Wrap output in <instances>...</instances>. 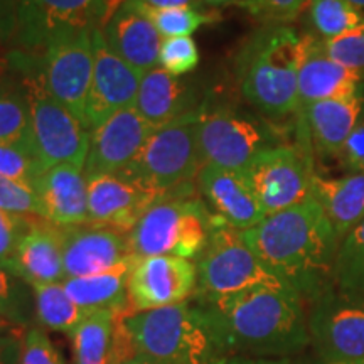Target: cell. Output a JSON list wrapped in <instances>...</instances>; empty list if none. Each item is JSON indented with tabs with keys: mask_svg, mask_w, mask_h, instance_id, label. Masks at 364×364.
<instances>
[{
	"mask_svg": "<svg viewBox=\"0 0 364 364\" xmlns=\"http://www.w3.org/2000/svg\"><path fill=\"white\" fill-rule=\"evenodd\" d=\"M338 159L346 171L354 172V174H364V115L354 127L349 139L346 140Z\"/></svg>",
	"mask_w": 364,
	"mask_h": 364,
	"instance_id": "b9f144b4",
	"label": "cell"
},
{
	"mask_svg": "<svg viewBox=\"0 0 364 364\" xmlns=\"http://www.w3.org/2000/svg\"><path fill=\"white\" fill-rule=\"evenodd\" d=\"M93 44L95 70L86 102V127L90 132L113 113L134 107L144 76L108 48L102 29H95Z\"/></svg>",
	"mask_w": 364,
	"mask_h": 364,
	"instance_id": "2e32d148",
	"label": "cell"
},
{
	"mask_svg": "<svg viewBox=\"0 0 364 364\" xmlns=\"http://www.w3.org/2000/svg\"><path fill=\"white\" fill-rule=\"evenodd\" d=\"M364 115V93L322 100L300 112L311 142L322 157H339L346 140Z\"/></svg>",
	"mask_w": 364,
	"mask_h": 364,
	"instance_id": "484cf974",
	"label": "cell"
},
{
	"mask_svg": "<svg viewBox=\"0 0 364 364\" xmlns=\"http://www.w3.org/2000/svg\"><path fill=\"white\" fill-rule=\"evenodd\" d=\"M36 218L19 216L0 209V265L14 273V257L22 236Z\"/></svg>",
	"mask_w": 364,
	"mask_h": 364,
	"instance_id": "60d3db41",
	"label": "cell"
},
{
	"mask_svg": "<svg viewBox=\"0 0 364 364\" xmlns=\"http://www.w3.org/2000/svg\"><path fill=\"white\" fill-rule=\"evenodd\" d=\"M0 318L24 332L36 321L33 287L0 265Z\"/></svg>",
	"mask_w": 364,
	"mask_h": 364,
	"instance_id": "d6a6232c",
	"label": "cell"
},
{
	"mask_svg": "<svg viewBox=\"0 0 364 364\" xmlns=\"http://www.w3.org/2000/svg\"><path fill=\"white\" fill-rule=\"evenodd\" d=\"M199 306L225 354L285 358L311 341L302 297L287 285L258 287Z\"/></svg>",
	"mask_w": 364,
	"mask_h": 364,
	"instance_id": "7a4b0ae2",
	"label": "cell"
},
{
	"mask_svg": "<svg viewBox=\"0 0 364 364\" xmlns=\"http://www.w3.org/2000/svg\"><path fill=\"white\" fill-rule=\"evenodd\" d=\"M124 364H162V363H159V361H156V359H152V358H149V356H144V354L136 353L134 358H130L129 361H125Z\"/></svg>",
	"mask_w": 364,
	"mask_h": 364,
	"instance_id": "7dc6e473",
	"label": "cell"
},
{
	"mask_svg": "<svg viewBox=\"0 0 364 364\" xmlns=\"http://www.w3.org/2000/svg\"><path fill=\"white\" fill-rule=\"evenodd\" d=\"M88 223L129 235L145 211L161 199L124 174L90 177Z\"/></svg>",
	"mask_w": 364,
	"mask_h": 364,
	"instance_id": "ac0fdd59",
	"label": "cell"
},
{
	"mask_svg": "<svg viewBox=\"0 0 364 364\" xmlns=\"http://www.w3.org/2000/svg\"><path fill=\"white\" fill-rule=\"evenodd\" d=\"M364 93V78L334 61L316 34L302 36V61L299 70V113L322 100Z\"/></svg>",
	"mask_w": 364,
	"mask_h": 364,
	"instance_id": "d6986e66",
	"label": "cell"
},
{
	"mask_svg": "<svg viewBox=\"0 0 364 364\" xmlns=\"http://www.w3.org/2000/svg\"><path fill=\"white\" fill-rule=\"evenodd\" d=\"M14 273L27 284H58L66 279L61 228L36 218L14 257Z\"/></svg>",
	"mask_w": 364,
	"mask_h": 364,
	"instance_id": "cb8c5ba5",
	"label": "cell"
},
{
	"mask_svg": "<svg viewBox=\"0 0 364 364\" xmlns=\"http://www.w3.org/2000/svg\"><path fill=\"white\" fill-rule=\"evenodd\" d=\"M21 336L16 332L0 334V364H19Z\"/></svg>",
	"mask_w": 364,
	"mask_h": 364,
	"instance_id": "ee69618b",
	"label": "cell"
},
{
	"mask_svg": "<svg viewBox=\"0 0 364 364\" xmlns=\"http://www.w3.org/2000/svg\"><path fill=\"white\" fill-rule=\"evenodd\" d=\"M198 186L215 216L228 226L247 231L267 218L265 209L243 171L203 166L198 174Z\"/></svg>",
	"mask_w": 364,
	"mask_h": 364,
	"instance_id": "ffe728a7",
	"label": "cell"
},
{
	"mask_svg": "<svg viewBox=\"0 0 364 364\" xmlns=\"http://www.w3.org/2000/svg\"><path fill=\"white\" fill-rule=\"evenodd\" d=\"M31 110L33 142L44 169L58 164L85 167L90 130L63 103L49 93L41 65L22 73Z\"/></svg>",
	"mask_w": 364,
	"mask_h": 364,
	"instance_id": "9c48e42d",
	"label": "cell"
},
{
	"mask_svg": "<svg viewBox=\"0 0 364 364\" xmlns=\"http://www.w3.org/2000/svg\"><path fill=\"white\" fill-rule=\"evenodd\" d=\"M154 129L135 107L113 113L90 132V147L85 162L86 179L120 174L139 156Z\"/></svg>",
	"mask_w": 364,
	"mask_h": 364,
	"instance_id": "9a60e30c",
	"label": "cell"
},
{
	"mask_svg": "<svg viewBox=\"0 0 364 364\" xmlns=\"http://www.w3.org/2000/svg\"><path fill=\"white\" fill-rule=\"evenodd\" d=\"M31 287L34 294L36 321L43 329L66 332L70 336L90 314L73 302L63 287V282L33 284Z\"/></svg>",
	"mask_w": 364,
	"mask_h": 364,
	"instance_id": "f1b7e54d",
	"label": "cell"
},
{
	"mask_svg": "<svg viewBox=\"0 0 364 364\" xmlns=\"http://www.w3.org/2000/svg\"><path fill=\"white\" fill-rule=\"evenodd\" d=\"M201 110L203 107L157 129L120 174L139 182L159 199L189 194V184L198 179L203 167L198 139Z\"/></svg>",
	"mask_w": 364,
	"mask_h": 364,
	"instance_id": "5b68a950",
	"label": "cell"
},
{
	"mask_svg": "<svg viewBox=\"0 0 364 364\" xmlns=\"http://www.w3.org/2000/svg\"><path fill=\"white\" fill-rule=\"evenodd\" d=\"M199 49L191 36L162 39L159 66L174 76H184L199 65Z\"/></svg>",
	"mask_w": 364,
	"mask_h": 364,
	"instance_id": "d590c367",
	"label": "cell"
},
{
	"mask_svg": "<svg viewBox=\"0 0 364 364\" xmlns=\"http://www.w3.org/2000/svg\"><path fill=\"white\" fill-rule=\"evenodd\" d=\"M17 36V0H0V46Z\"/></svg>",
	"mask_w": 364,
	"mask_h": 364,
	"instance_id": "7bdbcfd3",
	"label": "cell"
},
{
	"mask_svg": "<svg viewBox=\"0 0 364 364\" xmlns=\"http://www.w3.org/2000/svg\"><path fill=\"white\" fill-rule=\"evenodd\" d=\"M220 364H294L287 358H248V356H231L225 358Z\"/></svg>",
	"mask_w": 364,
	"mask_h": 364,
	"instance_id": "bcb514c9",
	"label": "cell"
},
{
	"mask_svg": "<svg viewBox=\"0 0 364 364\" xmlns=\"http://www.w3.org/2000/svg\"><path fill=\"white\" fill-rule=\"evenodd\" d=\"M6 332H16V334H22L21 331L14 329L11 324H7L6 321H2V318H0V334H6Z\"/></svg>",
	"mask_w": 364,
	"mask_h": 364,
	"instance_id": "681fc988",
	"label": "cell"
},
{
	"mask_svg": "<svg viewBox=\"0 0 364 364\" xmlns=\"http://www.w3.org/2000/svg\"><path fill=\"white\" fill-rule=\"evenodd\" d=\"M36 191L43 206V220L68 228L88 223V181L83 167L58 164L43 172Z\"/></svg>",
	"mask_w": 364,
	"mask_h": 364,
	"instance_id": "603a6c76",
	"label": "cell"
},
{
	"mask_svg": "<svg viewBox=\"0 0 364 364\" xmlns=\"http://www.w3.org/2000/svg\"><path fill=\"white\" fill-rule=\"evenodd\" d=\"M204 6H226V4H238L240 0H201Z\"/></svg>",
	"mask_w": 364,
	"mask_h": 364,
	"instance_id": "c3c4849f",
	"label": "cell"
},
{
	"mask_svg": "<svg viewBox=\"0 0 364 364\" xmlns=\"http://www.w3.org/2000/svg\"><path fill=\"white\" fill-rule=\"evenodd\" d=\"M134 263L135 257L113 270L97 275L65 279L63 287L73 302L88 312L132 311L129 302V279Z\"/></svg>",
	"mask_w": 364,
	"mask_h": 364,
	"instance_id": "83f0119b",
	"label": "cell"
},
{
	"mask_svg": "<svg viewBox=\"0 0 364 364\" xmlns=\"http://www.w3.org/2000/svg\"><path fill=\"white\" fill-rule=\"evenodd\" d=\"M349 2L354 4V6L363 9V11H364V0H349Z\"/></svg>",
	"mask_w": 364,
	"mask_h": 364,
	"instance_id": "f907efd6",
	"label": "cell"
},
{
	"mask_svg": "<svg viewBox=\"0 0 364 364\" xmlns=\"http://www.w3.org/2000/svg\"><path fill=\"white\" fill-rule=\"evenodd\" d=\"M334 287L346 295L364 297V221L341 240L334 263Z\"/></svg>",
	"mask_w": 364,
	"mask_h": 364,
	"instance_id": "4dcf8cb0",
	"label": "cell"
},
{
	"mask_svg": "<svg viewBox=\"0 0 364 364\" xmlns=\"http://www.w3.org/2000/svg\"><path fill=\"white\" fill-rule=\"evenodd\" d=\"M134 107L154 129L201 108L193 86L161 66L144 73Z\"/></svg>",
	"mask_w": 364,
	"mask_h": 364,
	"instance_id": "d4e9b609",
	"label": "cell"
},
{
	"mask_svg": "<svg viewBox=\"0 0 364 364\" xmlns=\"http://www.w3.org/2000/svg\"><path fill=\"white\" fill-rule=\"evenodd\" d=\"M312 198L318 203L341 240L364 221V174L324 177L314 174Z\"/></svg>",
	"mask_w": 364,
	"mask_h": 364,
	"instance_id": "4316f807",
	"label": "cell"
},
{
	"mask_svg": "<svg viewBox=\"0 0 364 364\" xmlns=\"http://www.w3.org/2000/svg\"><path fill=\"white\" fill-rule=\"evenodd\" d=\"M263 265L300 297L312 302L334 289L341 238L316 199L267 216L243 231Z\"/></svg>",
	"mask_w": 364,
	"mask_h": 364,
	"instance_id": "6da1fadb",
	"label": "cell"
},
{
	"mask_svg": "<svg viewBox=\"0 0 364 364\" xmlns=\"http://www.w3.org/2000/svg\"><path fill=\"white\" fill-rule=\"evenodd\" d=\"M0 209L12 215L43 220V206H41L38 191L2 176H0Z\"/></svg>",
	"mask_w": 364,
	"mask_h": 364,
	"instance_id": "8d00e7d4",
	"label": "cell"
},
{
	"mask_svg": "<svg viewBox=\"0 0 364 364\" xmlns=\"http://www.w3.org/2000/svg\"><path fill=\"white\" fill-rule=\"evenodd\" d=\"M321 364H364V363H324V361H321Z\"/></svg>",
	"mask_w": 364,
	"mask_h": 364,
	"instance_id": "816d5d0a",
	"label": "cell"
},
{
	"mask_svg": "<svg viewBox=\"0 0 364 364\" xmlns=\"http://www.w3.org/2000/svg\"><path fill=\"white\" fill-rule=\"evenodd\" d=\"M14 142H33L29 98L22 81H0V144Z\"/></svg>",
	"mask_w": 364,
	"mask_h": 364,
	"instance_id": "1f68e13d",
	"label": "cell"
},
{
	"mask_svg": "<svg viewBox=\"0 0 364 364\" xmlns=\"http://www.w3.org/2000/svg\"><path fill=\"white\" fill-rule=\"evenodd\" d=\"M309 2L311 0H240L238 4L265 24H289L297 19Z\"/></svg>",
	"mask_w": 364,
	"mask_h": 364,
	"instance_id": "74e56055",
	"label": "cell"
},
{
	"mask_svg": "<svg viewBox=\"0 0 364 364\" xmlns=\"http://www.w3.org/2000/svg\"><path fill=\"white\" fill-rule=\"evenodd\" d=\"M203 166L245 171L263 150L284 144L280 129L233 107H203L199 118Z\"/></svg>",
	"mask_w": 364,
	"mask_h": 364,
	"instance_id": "ba28073f",
	"label": "cell"
},
{
	"mask_svg": "<svg viewBox=\"0 0 364 364\" xmlns=\"http://www.w3.org/2000/svg\"><path fill=\"white\" fill-rule=\"evenodd\" d=\"M198 289V268L179 257L135 258L129 279V302L134 312L186 302Z\"/></svg>",
	"mask_w": 364,
	"mask_h": 364,
	"instance_id": "5bb4252c",
	"label": "cell"
},
{
	"mask_svg": "<svg viewBox=\"0 0 364 364\" xmlns=\"http://www.w3.org/2000/svg\"><path fill=\"white\" fill-rule=\"evenodd\" d=\"M216 216L201 199L171 196L152 204L129 233L135 258L179 257L194 260L206 248Z\"/></svg>",
	"mask_w": 364,
	"mask_h": 364,
	"instance_id": "8992f818",
	"label": "cell"
},
{
	"mask_svg": "<svg viewBox=\"0 0 364 364\" xmlns=\"http://www.w3.org/2000/svg\"><path fill=\"white\" fill-rule=\"evenodd\" d=\"M329 56L364 78V29L353 31L334 39H322Z\"/></svg>",
	"mask_w": 364,
	"mask_h": 364,
	"instance_id": "f35d334b",
	"label": "cell"
},
{
	"mask_svg": "<svg viewBox=\"0 0 364 364\" xmlns=\"http://www.w3.org/2000/svg\"><path fill=\"white\" fill-rule=\"evenodd\" d=\"M44 171L34 142L0 144V176L2 177L22 182L36 189L38 179Z\"/></svg>",
	"mask_w": 364,
	"mask_h": 364,
	"instance_id": "e575fe53",
	"label": "cell"
},
{
	"mask_svg": "<svg viewBox=\"0 0 364 364\" xmlns=\"http://www.w3.org/2000/svg\"><path fill=\"white\" fill-rule=\"evenodd\" d=\"M309 21L317 38L334 39L364 29V11L349 0H311Z\"/></svg>",
	"mask_w": 364,
	"mask_h": 364,
	"instance_id": "f546056e",
	"label": "cell"
},
{
	"mask_svg": "<svg viewBox=\"0 0 364 364\" xmlns=\"http://www.w3.org/2000/svg\"><path fill=\"white\" fill-rule=\"evenodd\" d=\"M61 233L66 279L113 270L134 258L130 252L129 235L124 231L85 223L78 226L61 228Z\"/></svg>",
	"mask_w": 364,
	"mask_h": 364,
	"instance_id": "e0dca14e",
	"label": "cell"
},
{
	"mask_svg": "<svg viewBox=\"0 0 364 364\" xmlns=\"http://www.w3.org/2000/svg\"><path fill=\"white\" fill-rule=\"evenodd\" d=\"M19 364H65V361L43 327L33 326L21 336Z\"/></svg>",
	"mask_w": 364,
	"mask_h": 364,
	"instance_id": "ab89813d",
	"label": "cell"
},
{
	"mask_svg": "<svg viewBox=\"0 0 364 364\" xmlns=\"http://www.w3.org/2000/svg\"><path fill=\"white\" fill-rule=\"evenodd\" d=\"M134 4L144 16L149 17V21L156 27L157 33L162 36V39L191 36L198 29H201L203 26L213 24V22L220 19L218 14L199 11V9H157L147 6V4L140 2V0H134Z\"/></svg>",
	"mask_w": 364,
	"mask_h": 364,
	"instance_id": "836d02e7",
	"label": "cell"
},
{
	"mask_svg": "<svg viewBox=\"0 0 364 364\" xmlns=\"http://www.w3.org/2000/svg\"><path fill=\"white\" fill-rule=\"evenodd\" d=\"M300 61L302 36L289 24H263L236 58L243 98L268 118L299 113Z\"/></svg>",
	"mask_w": 364,
	"mask_h": 364,
	"instance_id": "3957f363",
	"label": "cell"
},
{
	"mask_svg": "<svg viewBox=\"0 0 364 364\" xmlns=\"http://www.w3.org/2000/svg\"><path fill=\"white\" fill-rule=\"evenodd\" d=\"M198 294L203 302L233 297L258 287H282L243 238V231L216 216L206 248L196 262Z\"/></svg>",
	"mask_w": 364,
	"mask_h": 364,
	"instance_id": "52a82bcc",
	"label": "cell"
},
{
	"mask_svg": "<svg viewBox=\"0 0 364 364\" xmlns=\"http://www.w3.org/2000/svg\"><path fill=\"white\" fill-rule=\"evenodd\" d=\"M309 132L297 144H282L258 154L243 172L260 199L265 215H275L312 198V157Z\"/></svg>",
	"mask_w": 364,
	"mask_h": 364,
	"instance_id": "30bf717a",
	"label": "cell"
},
{
	"mask_svg": "<svg viewBox=\"0 0 364 364\" xmlns=\"http://www.w3.org/2000/svg\"><path fill=\"white\" fill-rule=\"evenodd\" d=\"M93 33L85 31L61 36L46 46L41 59V70L49 93L85 127L86 102L95 70Z\"/></svg>",
	"mask_w": 364,
	"mask_h": 364,
	"instance_id": "4fadbf2b",
	"label": "cell"
},
{
	"mask_svg": "<svg viewBox=\"0 0 364 364\" xmlns=\"http://www.w3.org/2000/svg\"><path fill=\"white\" fill-rule=\"evenodd\" d=\"M150 7L157 9H176V7H191L204 11V4L201 0H140Z\"/></svg>",
	"mask_w": 364,
	"mask_h": 364,
	"instance_id": "f6af8a7d",
	"label": "cell"
},
{
	"mask_svg": "<svg viewBox=\"0 0 364 364\" xmlns=\"http://www.w3.org/2000/svg\"><path fill=\"white\" fill-rule=\"evenodd\" d=\"M132 311L90 312L70 334L75 364H124L136 354L124 324Z\"/></svg>",
	"mask_w": 364,
	"mask_h": 364,
	"instance_id": "44dd1931",
	"label": "cell"
},
{
	"mask_svg": "<svg viewBox=\"0 0 364 364\" xmlns=\"http://www.w3.org/2000/svg\"><path fill=\"white\" fill-rule=\"evenodd\" d=\"M105 43L127 65L140 73L159 66L162 36L147 16L136 9L134 0H122L102 29Z\"/></svg>",
	"mask_w": 364,
	"mask_h": 364,
	"instance_id": "7402d4cb",
	"label": "cell"
},
{
	"mask_svg": "<svg viewBox=\"0 0 364 364\" xmlns=\"http://www.w3.org/2000/svg\"><path fill=\"white\" fill-rule=\"evenodd\" d=\"M309 334L324 363H364V297L331 289L314 300Z\"/></svg>",
	"mask_w": 364,
	"mask_h": 364,
	"instance_id": "7c38bea8",
	"label": "cell"
},
{
	"mask_svg": "<svg viewBox=\"0 0 364 364\" xmlns=\"http://www.w3.org/2000/svg\"><path fill=\"white\" fill-rule=\"evenodd\" d=\"M124 324L136 353L162 364H220L226 358L199 304L129 312Z\"/></svg>",
	"mask_w": 364,
	"mask_h": 364,
	"instance_id": "277c9868",
	"label": "cell"
},
{
	"mask_svg": "<svg viewBox=\"0 0 364 364\" xmlns=\"http://www.w3.org/2000/svg\"><path fill=\"white\" fill-rule=\"evenodd\" d=\"M120 6L115 0H17V43L44 49L66 34L103 29Z\"/></svg>",
	"mask_w": 364,
	"mask_h": 364,
	"instance_id": "8fae6325",
	"label": "cell"
}]
</instances>
